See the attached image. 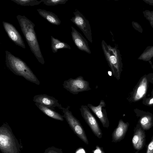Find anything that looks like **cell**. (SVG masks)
<instances>
[{"label":"cell","mask_w":153,"mask_h":153,"mask_svg":"<svg viewBox=\"0 0 153 153\" xmlns=\"http://www.w3.org/2000/svg\"><path fill=\"white\" fill-rule=\"evenodd\" d=\"M149 103L150 104H153V98L150 100Z\"/></svg>","instance_id":"obj_26"},{"label":"cell","mask_w":153,"mask_h":153,"mask_svg":"<svg viewBox=\"0 0 153 153\" xmlns=\"http://www.w3.org/2000/svg\"><path fill=\"white\" fill-rule=\"evenodd\" d=\"M68 0H42L44 4L47 6H54L65 4Z\"/></svg>","instance_id":"obj_21"},{"label":"cell","mask_w":153,"mask_h":153,"mask_svg":"<svg viewBox=\"0 0 153 153\" xmlns=\"http://www.w3.org/2000/svg\"><path fill=\"white\" fill-rule=\"evenodd\" d=\"M146 153H153V135L150 142L147 146Z\"/></svg>","instance_id":"obj_22"},{"label":"cell","mask_w":153,"mask_h":153,"mask_svg":"<svg viewBox=\"0 0 153 153\" xmlns=\"http://www.w3.org/2000/svg\"><path fill=\"white\" fill-rule=\"evenodd\" d=\"M48 153H62L61 150L56 149V150H55L53 149H51L50 150H48Z\"/></svg>","instance_id":"obj_24"},{"label":"cell","mask_w":153,"mask_h":153,"mask_svg":"<svg viewBox=\"0 0 153 153\" xmlns=\"http://www.w3.org/2000/svg\"><path fill=\"white\" fill-rule=\"evenodd\" d=\"M63 88L73 94L91 89L89 82L84 80L82 76L75 79L70 78L64 82Z\"/></svg>","instance_id":"obj_6"},{"label":"cell","mask_w":153,"mask_h":153,"mask_svg":"<svg viewBox=\"0 0 153 153\" xmlns=\"http://www.w3.org/2000/svg\"><path fill=\"white\" fill-rule=\"evenodd\" d=\"M71 32L72 39L75 45L79 50L91 53V51L88 42L81 34L71 27Z\"/></svg>","instance_id":"obj_13"},{"label":"cell","mask_w":153,"mask_h":153,"mask_svg":"<svg viewBox=\"0 0 153 153\" xmlns=\"http://www.w3.org/2000/svg\"><path fill=\"white\" fill-rule=\"evenodd\" d=\"M5 52L6 64L8 69L16 75L39 85V81L25 62L7 50Z\"/></svg>","instance_id":"obj_2"},{"label":"cell","mask_w":153,"mask_h":153,"mask_svg":"<svg viewBox=\"0 0 153 153\" xmlns=\"http://www.w3.org/2000/svg\"><path fill=\"white\" fill-rule=\"evenodd\" d=\"M16 18L31 51L38 62L44 64L45 62L34 30L35 24L25 16L19 15Z\"/></svg>","instance_id":"obj_1"},{"label":"cell","mask_w":153,"mask_h":153,"mask_svg":"<svg viewBox=\"0 0 153 153\" xmlns=\"http://www.w3.org/2000/svg\"><path fill=\"white\" fill-rule=\"evenodd\" d=\"M145 132L141 126L137 127L134 130L132 140V143L134 148L139 151L142 150L146 144Z\"/></svg>","instance_id":"obj_11"},{"label":"cell","mask_w":153,"mask_h":153,"mask_svg":"<svg viewBox=\"0 0 153 153\" xmlns=\"http://www.w3.org/2000/svg\"><path fill=\"white\" fill-rule=\"evenodd\" d=\"M70 106L66 108L61 106L59 109H61L64 117L70 126L74 133L82 141L87 144L88 142L85 132L79 121L73 115L72 112L69 111Z\"/></svg>","instance_id":"obj_5"},{"label":"cell","mask_w":153,"mask_h":153,"mask_svg":"<svg viewBox=\"0 0 153 153\" xmlns=\"http://www.w3.org/2000/svg\"><path fill=\"white\" fill-rule=\"evenodd\" d=\"M51 48L53 52L54 53H56L59 49H71L70 46L67 44L61 41L52 36H51Z\"/></svg>","instance_id":"obj_17"},{"label":"cell","mask_w":153,"mask_h":153,"mask_svg":"<svg viewBox=\"0 0 153 153\" xmlns=\"http://www.w3.org/2000/svg\"><path fill=\"white\" fill-rule=\"evenodd\" d=\"M102 47L106 60L113 76L119 80L122 65L118 50L116 48L107 45L103 41L102 42Z\"/></svg>","instance_id":"obj_4"},{"label":"cell","mask_w":153,"mask_h":153,"mask_svg":"<svg viewBox=\"0 0 153 153\" xmlns=\"http://www.w3.org/2000/svg\"><path fill=\"white\" fill-rule=\"evenodd\" d=\"M146 82L143 81L139 86L135 96L136 99H139L143 96L146 91Z\"/></svg>","instance_id":"obj_20"},{"label":"cell","mask_w":153,"mask_h":153,"mask_svg":"<svg viewBox=\"0 0 153 153\" xmlns=\"http://www.w3.org/2000/svg\"><path fill=\"white\" fill-rule=\"evenodd\" d=\"M17 4L22 6H33L39 4L42 0H11Z\"/></svg>","instance_id":"obj_18"},{"label":"cell","mask_w":153,"mask_h":153,"mask_svg":"<svg viewBox=\"0 0 153 153\" xmlns=\"http://www.w3.org/2000/svg\"><path fill=\"white\" fill-rule=\"evenodd\" d=\"M94 153H105L103 149L98 146H96V149L93 151Z\"/></svg>","instance_id":"obj_23"},{"label":"cell","mask_w":153,"mask_h":153,"mask_svg":"<svg viewBox=\"0 0 153 153\" xmlns=\"http://www.w3.org/2000/svg\"><path fill=\"white\" fill-rule=\"evenodd\" d=\"M129 124L125 123L122 120H120L117 127L112 134V142L120 141L124 137L128 129Z\"/></svg>","instance_id":"obj_14"},{"label":"cell","mask_w":153,"mask_h":153,"mask_svg":"<svg viewBox=\"0 0 153 153\" xmlns=\"http://www.w3.org/2000/svg\"><path fill=\"white\" fill-rule=\"evenodd\" d=\"M73 13L74 16L71 20L81 30L88 40L92 43L91 31L88 21L78 10H76Z\"/></svg>","instance_id":"obj_8"},{"label":"cell","mask_w":153,"mask_h":153,"mask_svg":"<svg viewBox=\"0 0 153 153\" xmlns=\"http://www.w3.org/2000/svg\"><path fill=\"white\" fill-rule=\"evenodd\" d=\"M2 24L10 39L16 45L23 48H25L22 38L15 27L12 24L6 22H3Z\"/></svg>","instance_id":"obj_10"},{"label":"cell","mask_w":153,"mask_h":153,"mask_svg":"<svg viewBox=\"0 0 153 153\" xmlns=\"http://www.w3.org/2000/svg\"><path fill=\"white\" fill-rule=\"evenodd\" d=\"M33 100L35 102L41 104L53 110H54L56 107L59 108L62 106L57 100L46 94L36 95L33 97Z\"/></svg>","instance_id":"obj_12"},{"label":"cell","mask_w":153,"mask_h":153,"mask_svg":"<svg viewBox=\"0 0 153 153\" xmlns=\"http://www.w3.org/2000/svg\"><path fill=\"white\" fill-rule=\"evenodd\" d=\"M35 104L42 112L47 116L56 120L63 121V116L58 113L39 103L36 102Z\"/></svg>","instance_id":"obj_16"},{"label":"cell","mask_w":153,"mask_h":153,"mask_svg":"<svg viewBox=\"0 0 153 153\" xmlns=\"http://www.w3.org/2000/svg\"><path fill=\"white\" fill-rule=\"evenodd\" d=\"M108 74L109 75H110V76H111V72L110 71H108Z\"/></svg>","instance_id":"obj_27"},{"label":"cell","mask_w":153,"mask_h":153,"mask_svg":"<svg viewBox=\"0 0 153 153\" xmlns=\"http://www.w3.org/2000/svg\"><path fill=\"white\" fill-rule=\"evenodd\" d=\"M0 149L3 153H19V145L7 124L4 123L0 128Z\"/></svg>","instance_id":"obj_3"},{"label":"cell","mask_w":153,"mask_h":153,"mask_svg":"<svg viewBox=\"0 0 153 153\" xmlns=\"http://www.w3.org/2000/svg\"><path fill=\"white\" fill-rule=\"evenodd\" d=\"M82 116L91 128L94 134L99 138L102 136V133L97 122L86 105H82L79 109Z\"/></svg>","instance_id":"obj_7"},{"label":"cell","mask_w":153,"mask_h":153,"mask_svg":"<svg viewBox=\"0 0 153 153\" xmlns=\"http://www.w3.org/2000/svg\"><path fill=\"white\" fill-rule=\"evenodd\" d=\"M76 153H85V152L83 149H81L77 151Z\"/></svg>","instance_id":"obj_25"},{"label":"cell","mask_w":153,"mask_h":153,"mask_svg":"<svg viewBox=\"0 0 153 153\" xmlns=\"http://www.w3.org/2000/svg\"><path fill=\"white\" fill-rule=\"evenodd\" d=\"M98 118L103 127L108 128L109 122L108 119L106 109V104L103 100H101L99 105L97 106L88 104L87 105Z\"/></svg>","instance_id":"obj_9"},{"label":"cell","mask_w":153,"mask_h":153,"mask_svg":"<svg viewBox=\"0 0 153 153\" xmlns=\"http://www.w3.org/2000/svg\"><path fill=\"white\" fill-rule=\"evenodd\" d=\"M39 14L52 24L59 25L61 21L58 16L52 12L40 9H37Z\"/></svg>","instance_id":"obj_15"},{"label":"cell","mask_w":153,"mask_h":153,"mask_svg":"<svg viewBox=\"0 0 153 153\" xmlns=\"http://www.w3.org/2000/svg\"><path fill=\"white\" fill-rule=\"evenodd\" d=\"M141 126L144 130H149L152 126L151 119L147 117H142L140 121Z\"/></svg>","instance_id":"obj_19"}]
</instances>
